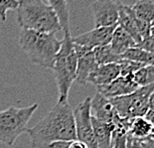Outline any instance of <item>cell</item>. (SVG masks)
<instances>
[{"label": "cell", "instance_id": "1", "mask_svg": "<svg viewBox=\"0 0 154 148\" xmlns=\"http://www.w3.org/2000/svg\"><path fill=\"white\" fill-rule=\"evenodd\" d=\"M26 132L30 136L32 148H49L55 142L77 140L74 110L68 101L58 103Z\"/></svg>", "mask_w": 154, "mask_h": 148}, {"label": "cell", "instance_id": "2", "mask_svg": "<svg viewBox=\"0 0 154 148\" xmlns=\"http://www.w3.org/2000/svg\"><path fill=\"white\" fill-rule=\"evenodd\" d=\"M17 22L21 29L56 34L61 31L57 15L44 0H22L17 8Z\"/></svg>", "mask_w": 154, "mask_h": 148}, {"label": "cell", "instance_id": "3", "mask_svg": "<svg viewBox=\"0 0 154 148\" xmlns=\"http://www.w3.org/2000/svg\"><path fill=\"white\" fill-rule=\"evenodd\" d=\"M19 45L34 65L53 69L62 40H59L56 34L21 29Z\"/></svg>", "mask_w": 154, "mask_h": 148}, {"label": "cell", "instance_id": "4", "mask_svg": "<svg viewBox=\"0 0 154 148\" xmlns=\"http://www.w3.org/2000/svg\"><path fill=\"white\" fill-rule=\"evenodd\" d=\"M71 32L65 33L62 40L60 51L56 56L53 71L57 82L59 91L58 103L68 101L69 93L72 85L76 81L77 76V56L75 53L74 43Z\"/></svg>", "mask_w": 154, "mask_h": 148}, {"label": "cell", "instance_id": "5", "mask_svg": "<svg viewBox=\"0 0 154 148\" xmlns=\"http://www.w3.org/2000/svg\"><path fill=\"white\" fill-rule=\"evenodd\" d=\"M39 106L38 103L26 107L10 106L0 110V142L13 146L16 139L28 129V122Z\"/></svg>", "mask_w": 154, "mask_h": 148}, {"label": "cell", "instance_id": "6", "mask_svg": "<svg viewBox=\"0 0 154 148\" xmlns=\"http://www.w3.org/2000/svg\"><path fill=\"white\" fill-rule=\"evenodd\" d=\"M153 91L154 85L141 87L124 97L110 98V101L121 118L144 117L149 110V98Z\"/></svg>", "mask_w": 154, "mask_h": 148}, {"label": "cell", "instance_id": "7", "mask_svg": "<svg viewBox=\"0 0 154 148\" xmlns=\"http://www.w3.org/2000/svg\"><path fill=\"white\" fill-rule=\"evenodd\" d=\"M91 97H88L74 110L77 140L85 143L88 148H97L94 138L91 114Z\"/></svg>", "mask_w": 154, "mask_h": 148}, {"label": "cell", "instance_id": "8", "mask_svg": "<svg viewBox=\"0 0 154 148\" xmlns=\"http://www.w3.org/2000/svg\"><path fill=\"white\" fill-rule=\"evenodd\" d=\"M119 1L99 0L91 4L94 28H116L119 22Z\"/></svg>", "mask_w": 154, "mask_h": 148}, {"label": "cell", "instance_id": "9", "mask_svg": "<svg viewBox=\"0 0 154 148\" xmlns=\"http://www.w3.org/2000/svg\"><path fill=\"white\" fill-rule=\"evenodd\" d=\"M77 56V76L76 82L80 85H86L90 75L99 67L94 55V50L84 46L74 44Z\"/></svg>", "mask_w": 154, "mask_h": 148}, {"label": "cell", "instance_id": "10", "mask_svg": "<svg viewBox=\"0 0 154 148\" xmlns=\"http://www.w3.org/2000/svg\"><path fill=\"white\" fill-rule=\"evenodd\" d=\"M113 30L114 28H94L93 30L84 33V34L73 37L72 41L76 45L84 46V47H87L91 50H94L96 48L109 45Z\"/></svg>", "mask_w": 154, "mask_h": 148}, {"label": "cell", "instance_id": "11", "mask_svg": "<svg viewBox=\"0 0 154 148\" xmlns=\"http://www.w3.org/2000/svg\"><path fill=\"white\" fill-rule=\"evenodd\" d=\"M97 88V93L103 95L104 97L109 98V100L124 97V95H127L135 91L138 88L137 85L132 80L122 77H119L109 85H100V87Z\"/></svg>", "mask_w": 154, "mask_h": 148}, {"label": "cell", "instance_id": "12", "mask_svg": "<svg viewBox=\"0 0 154 148\" xmlns=\"http://www.w3.org/2000/svg\"><path fill=\"white\" fill-rule=\"evenodd\" d=\"M91 114L96 119L109 123L113 122L114 118L117 116L110 100L104 97L99 93L91 97Z\"/></svg>", "mask_w": 154, "mask_h": 148}, {"label": "cell", "instance_id": "13", "mask_svg": "<svg viewBox=\"0 0 154 148\" xmlns=\"http://www.w3.org/2000/svg\"><path fill=\"white\" fill-rule=\"evenodd\" d=\"M136 21L137 18L131 10V7L120 2L119 7V22H117V25L120 28H122L135 41L137 45L142 40L138 33V30H137Z\"/></svg>", "mask_w": 154, "mask_h": 148}, {"label": "cell", "instance_id": "14", "mask_svg": "<svg viewBox=\"0 0 154 148\" xmlns=\"http://www.w3.org/2000/svg\"><path fill=\"white\" fill-rule=\"evenodd\" d=\"M120 76V68L119 63L99 66L88 78V83L96 87L109 85Z\"/></svg>", "mask_w": 154, "mask_h": 148}, {"label": "cell", "instance_id": "15", "mask_svg": "<svg viewBox=\"0 0 154 148\" xmlns=\"http://www.w3.org/2000/svg\"><path fill=\"white\" fill-rule=\"evenodd\" d=\"M109 46L114 53L122 56L127 50L136 47V43L119 25L114 28Z\"/></svg>", "mask_w": 154, "mask_h": 148}, {"label": "cell", "instance_id": "16", "mask_svg": "<svg viewBox=\"0 0 154 148\" xmlns=\"http://www.w3.org/2000/svg\"><path fill=\"white\" fill-rule=\"evenodd\" d=\"M91 123L97 148H110L111 133L114 129L113 122H103L91 116Z\"/></svg>", "mask_w": 154, "mask_h": 148}, {"label": "cell", "instance_id": "17", "mask_svg": "<svg viewBox=\"0 0 154 148\" xmlns=\"http://www.w3.org/2000/svg\"><path fill=\"white\" fill-rule=\"evenodd\" d=\"M128 135L134 139L141 141L154 135V127L145 117L131 118L128 128Z\"/></svg>", "mask_w": 154, "mask_h": 148}, {"label": "cell", "instance_id": "18", "mask_svg": "<svg viewBox=\"0 0 154 148\" xmlns=\"http://www.w3.org/2000/svg\"><path fill=\"white\" fill-rule=\"evenodd\" d=\"M49 4L52 6L57 15L58 21L60 23L61 30L65 33L71 32L70 28V12L68 8L67 1H58V0H49Z\"/></svg>", "mask_w": 154, "mask_h": 148}, {"label": "cell", "instance_id": "19", "mask_svg": "<svg viewBox=\"0 0 154 148\" xmlns=\"http://www.w3.org/2000/svg\"><path fill=\"white\" fill-rule=\"evenodd\" d=\"M121 57L124 60L131 61L142 66H154V55L137 46L127 50Z\"/></svg>", "mask_w": 154, "mask_h": 148}, {"label": "cell", "instance_id": "20", "mask_svg": "<svg viewBox=\"0 0 154 148\" xmlns=\"http://www.w3.org/2000/svg\"><path fill=\"white\" fill-rule=\"evenodd\" d=\"M130 7L137 19L151 24L154 17V1H137Z\"/></svg>", "mask_w": 154, "mask_h": 148}, {"label": "cell", "instance_id": "21", "mask_svg": "<svg viewBox=\"0 0 154 148\" xmlns=\"http://www.w3.org/2000/svg\"><path fill=\"white\" fill-rule=\"evenodd\" d=\"M94 58H96V61L99 66L119 63V62L122 60V57H121V56L116 54L112 50H111L109 45L96 48L94 50Z\"/></svg>", "mask_w": 154, "mask_h": 148}, {"label": "cell", "instance_id": "22", "mask_svg": "<svg viewBox=\"0 0 154 148\" xmlns=\"http://www.w3.org/2000/svg\"><path fill=\"white\" fill-rule=\"evenodd\" d=\"M132 81L138 88L154 85V66H144L133 75Z\"/></svg>", "mask_w": 154, "mask_h": 148}, {"label": "cell", "instance_id": "23", "mask_svg": "<svg viewBox=\"0 0 154 148\" xmlns=\"http://www.w3.org/2000/svg\"><path fill=\"white\" fill-rule=\"evenodd\" d=\"M119 65L120 68L119 77L129 79V80H132L133 75L135 74L140 68L144 67V66L140 65V64L134 63V62L128 61V60H124V59H122V60L119 62Z\"/></svg>", "mask_w": 154, "mask_h": 148}, {"label": "cell", "instance_id": "24", "mask_svg": "<svg viewBox=\"0 0 154 148\" xmlns=\"http://www.w3.org/2000/svg\"><path fill=\"white\" fill-rule=\"evenodd\" d=\"M19 1L16 0H0V20L5 22L9 10H17Z\"/></svg>", "mask_w": 154, "mask_h": 148}, {"label": "cell", "instance_id": "25", "mask_svg": "<svg viewBox=\"0 0 154 148\" xmlns=\"http://www.w3.org/2000/svg\"><path fill=\"white\" fill-rule=\"evenodd\" d=\"M49 148H88L85 143L81 142L79 140L73 141H60V142H55L51 144Z\"/></svg>", "mask_w": 154, "mask_h": 148}, {"label": "cell", "instance_id": "26", "mask_svg": "<svg viewBox=\"0 0 154 148\" xmlns=\"http://www.w3.org/2000/svg\"><path fill=\"white\" fill-rule=\"evenodd\" d=\"M136 46L154 55V36L150 35L149 37L143 39V40Z\"/></svg>", "mask_w": 154, "mask_h": 148}, {"label": "cell", "instance_id": "27", "mask_svg": "<svg viewBox=\"0 0 154 148\" xmlns=\"http://www.w3.org/2000/svg\"><path fill=\"white\" fill-rule=\"evenodd\" d=\"M126 148H143V146L141 145V142L140 140L134 139L131 136L128 135V138H127V146Z\"/></svg>", "mask_w": 154, "mask_h": 148}, {"label": "cell", "instance_id": "28", "mask_svg": "<svg viewBox=\"0 0 154 148\" xmlns=\"http://www.w3.org/2000/svg\"><path fill=\"white\" fill-rule=\"evenodd\" d=\"M140 142H141L143 148H154V139L152 137L146 138V139L141 140Z\"/></svg>", "mask_w": 154, "mask_h": 148}, {"label": "cell", "instance_id": "29", "mask_svg": "<svg viewBox=\"0 0 154 148\" xmlns=\"http://www.w3.org/2000/svg\"><path fill=\"white\" fill-rule=\"evenodd\" d=\"M146 118L147 120L149 121L150 123L152 124L153 127H154V110H151V109H149L148 111H147V113H146V116H144Z\"/></svg>", "mask_w": 154, "mask_h": 148}, {"label": "cell", "instance_id": "30", "mask_svg": "<svg viewBox=\"0 0 154 148\" xmlns=\"http://www.w3.org/2000/svg\"><path fill=\"white\" fill-rule=\"evenodd\" d=\"M149 109L154 110V91L149 98Z\"/></svg>", "mask_w": 154, "mask_h": 148}, {"label": "cell", "instance_id": "31", "mask_svg": "<svg viewBox=\"0 0 154 148\" xmlns=\"http://www.w3.org/2000/svg\"><path fill=\"white\" fill-rule=\"evenodd\" d=\"M150 35L154 36V27H151V31H150Z\"/></svg>", "mask_w": 154, "mask_h": 148}, {"label": "cell", "instance_id": "32", "mask_svg": "<svg viewBox=\"0 0 154 148\" xmlns=\"http://www.w3.org/2000/svg\"><path fill=\"white\" fill-rule=\"evenodd\" d=\"M151 27H154V17H153L152 21H151Z\"/></svg>", "mask_w": 154, "mask_h": 148}, {"label": "cell", "instance_id": "33", "mask_svg": "<svg viewBox=\"0 0 154 148\" xmlns=\"http://www.w3.org/2000/svg\"><path fill=\"white\" fill-rule=\"evenodd\" d=\"M151 137H152V138H153V139H154V135H153V136H151Z\"/></svg>", "mask_w": 154, "mask_h": 148}]
</instances>
